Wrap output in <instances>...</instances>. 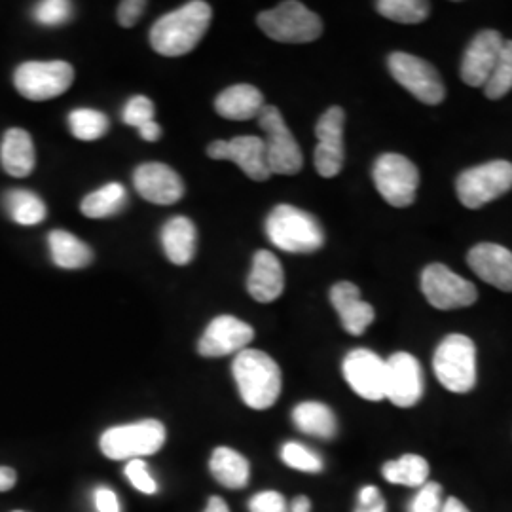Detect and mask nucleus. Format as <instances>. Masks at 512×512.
Wrapping results in <instances>:
<instances>
[{
  "instance_id": "nucleus-1",
  "label": "nucleus",
  "mask_w": 512,
  "mask_h": 512,
  "mask_svg": "<svg viewBox=\"0 0 512 512\" xmlns=\"http://www.w3.org/2000/svg\"><path fill=\"white\" fill-rule=\"evenodd\" d=\"M213 10L207 2L194 0L158 19L150 31L154 52L165 57L190 54L209 29Z\"/></svg>"
},
{
  "instance_id": "nucleus-2",
  "label": "nucleus",
  "mask_w": 512,
  "mask_h": 512,
  "mask_svg": "<svg viewBox=\"0 0 512 512\" xmlns=\"http://www.w3.org/2000/svg\"><path fill=\"white\" fill-rule=\"evenodd\" d=\"M243 403L253 410L272 408L281 395V370L274 359L258 349L239 351L232 365Z\"/></svg>"
},
{
  "instance_id": "nucleus-3",
  "label": "nucleus",
  "mask_w": 512,
  "mask_h": 512,
  "mask_svg": "<svg viewBox=\"0 0 512 512\" xmlns=\"http://www.w3.org/2000/svg\"><path fill=\"white\" fill-rule=\"evenodd\" d=\"M266 234L285 253H315L323 247L325 234L317 219L289 203L277 205L266 220Z\"/></svg>"
},
{
  "instance_id": "nucleus-4",
  "label": "nucleus",
  "mask_w": 512,
  "mask_h": 512,
  "mask_svg": "<svg viewBox=\"0 0 512 512\" xmlns=\"http://www.w3.org/2000/svg\"><path fill=\"white\" fill-rule=\"evenodd\" d=\"M256 23L268 37L283 44H308L323 33L321 18L296 0L281 2L262 12Z\"/></svg>"
},
{
  "instance_id": "nucleus-5",
  "label": "nucleus",
  "mask_w": 512,
  "mask_h": 512,
  "mask_svg": "<svg viewBox=\"0 0 512 512\" xmlns=\"http://www.w3.org/2000/svg\"><path fill=\"white\" fill-rule=\"evenodd\" d=\"M433 368L452 393H469L476 385L475 342L463 334H450L440 342L433 357Z\"/></svg>"
},
{
  "instance_id": "nucleus-6",
  "label": "nucleus",
  "mask_w": 512,
  "mask_h": 512,
  "mask_svg": "<svg viewBox=\"0 0 512 512\" xmlns=\"http://www.w3.org/2000/svg\"><path fill=\"white\" fill-rule=\"evenodd\" d=\"M165 442L162 421L143 420L128 425L110 427L101 437L103 454L114 461L141 459L156 454Z\"/></svg>"
},
{
  "instance_id": "nucleus-7",
  "label": "nucleus",
  "mask_w": 512,
  "mask_h": 512,
  "mask_svg": "<svg viewBox=\"0 0 512 512\" xmlns=\"http://www.w3.org/2000/svg\"><path fill=\"white\" fill-rule=\"evenodd\" d=\"M512 188V164L507 160H494L463 171L458 177L456 190L459 202L467 209H480Z\"/></svg>"
},
{
  "instance_id": "nucleus-8",
  "label": "nucleus",
  "mask_w": 512,
  "mask_h": 512,
  "mask_svg": "<svg viewBox=\"0 0 512 512\" xmlns=\"http://www.w3.org/2000/svg\"><path fill=\"white\" fill-rule=\"evenodd\" d=\"M258 124L266 133V162L272 175H296L304 165V156L283 114L277 107L264 105L258 114Z\"/></svg>"
},
{
  "instance_id": "nucleus-9",
  "label": "nucleus",
  "mask_w": 512,
  "mask_h": 512,
  "mask_svg": "<svg viewBox=\"0 0 512 512\" xmlns=\"http://www.w3.org/2000/svg\"><path fill=\"white\" fill-rule=\"evenodd\" d=\"M74 69L67 61H27L14 73V86L29 101H48L73 86Z\"/></svg>"
},
{
  "instance_id": "nucleus-10",
  "label": "nucleus",
  "mask_w": 512,
  "mask_h": 512,
  "mask_svg": "<svg viewBox=\"0 0 512 512\" xmlns=\"http://www.w3.org/2000/svg\"><path fill=\"white\" fill-rule=\"evenodd\" d=\"M372 179L382 198L393 207H410L416 200L420 171L401 154H382L374 164Z\"/></svg>"
},
{
  "instance_id": "nucleus-11",
  "label": "nucleus",
  "mask_w": 512,
  "mask_h": 512,
  "mask_svg": "<svg viewBox=\"0 0 512 512\" xmlns=\"http://www.w3.org/2000/svg\"><path fill=\"white\" fill-rule=\"evenodd\" d=\"M391 76L412 93L423 105H440L444 101V84L439 71L425 59L406 52H395L387 57Z\"/></svg>"
},
{
  "instance_id": "nucleus-12",
  "label": "nucleus",
  "mask_w": 512,
  "mask_h": 512,
  "mask_svg": "<svg viewBox=\"0 0 512 512\" xmlns=\"http://www.w3.org/2000/svg\"><path fill=\"white\" fill-rule=\"evenodd\" d=\"M421 291L433 308L442 311L473 306L478 298L475 285L444 264H429L423 270Z\"/></svg>"
},
{
  "instance_id": "nucleus-13",
  "label": "nucleus",
  "mask_w": 512,
  "mask_h": 512,
  "mask_svg": "<svg viewBox=\"0 0 512 512\" xmlns=\"http://www.w3.org/2000/svg\"><path fill=\"white\" fill-rule=\"evenodd\" d=\"M344 122V109L330 107L315 126L319 145L315 148L313 160L317 173L325 179L336 177L344 167Z\"/></svg>"
},
{
  "instance_id": "nucleus-14",
  "label": "nucleus",
  "mask_w": 512,
  "mask_h": 512,
  "mask_svg": "<svg viewBox=\"0 0 512 512\" xmlns=\"http://www.w3.org/2000/svg\"><path fill=\"white\" fill-rule=\"evenodd\" d=\"M423 397V370L410 353H395L385 361V399L399 408H410Z\"/></svg>"
},
{
  "instance_id": "nucleus-15",
  "label": "nucleus",
  "mask_w": 512,
  "mask_h": 512,
  "mask_svg": "<svg viewBox=\"0 0 512 512\" xmlns=\"http://www.w3.org/2000/svg\"><path fill=\"white\" fill-rule=\"evenodd\" d=\"M209 158L213 160H230L241 167V171L253 181H268L272 171L266 162V145L264 139L255 135H241L230 141H215L207 148Z\"/></svg>"
},
{
  "instance_id": "nucleus-16",
  "label": "nucleus",
  "mask_w": 512,
  "mask_h": 512,
  "mask_svg": "<svg viewBox=\"0 0 512 512\" xmlns=\"http://www.w3.org/2000/svg\"><path fill=\"white\" fill-rule=\"evenodd\" d=\"M344 378L366 401L385 399V361L370 349H353L344 359Z\"/></svg>"
},
{
  "instance_id": "nucleus-17",
  "label": "nucleus",
  "mask_w": 512,
  "mask_h": 512,
  "mask_svg": "<svg viewBox=\"0 0 512 512\" xmlns=\"http://www.w3.org/2000/svg\"><path fill=\"white\" fill-rule=\"evenodd\" d=\"M255 330L234 315H219L203 332L198 351L203 357H224L239 353L253 342Z\"/></svg>"
},
{
  "instance_id": "nucleus-18",
  "label": "nucleus",
  "mask_w": 512,
  "mask_h": 512,
  "mask_svg": "<svg viewBox=\"0 0 512 512\" xmlns=\"http://www.w3.org/2000/svg\"><path fill=\"white\" fill-rule=\"evenodd\" d=\"M505 38L494 29L478 33L461 61V78L471 88H484L494 71Z\"/></svg>"
},
{
  "instance_id": "nucleus-19",
  "label": "nucleus",
  "mask_w": 512,
  "mask_h": 512,
  "mask_svg": "<svg viewBox=\"0 0 512 512\" xmlns=\"http://www.w3.org/2000/svg\"><path fill=\"white\" fill-rule=\"evenodd\" d=\"M133 184L141 198L156 205H171L183 198L184 184L181 177L160 162L139 165L133 173Z\"/></svg>"
},
{
  "instance_id": "nucleus-20",
  "label": "nucleus",
  "mask_w": 512,
  "mask_h": 512,
  "mask_svg": "<svg viewBox=\"0 0 512 512\" xmlns=\"http://www.w3.org/2000/svg\"><path fill=\"white\" fill-rule=\"evenodd\" d=\"M467 262L482 281L512 293V251L497 243H478L469 251Z\"/></svg>"
},
{
  "instance_id": "nucleus-21",
  "label": "nucleus",
  "mask_w": 512,
  "mask_h": 512,
  "mask_svg": "<svg viewBox=\"0 0 512 512\" xmlns=\"http://www.w3.org/2000/svg\"><path fill=\"white\" fill-rule=\"evenodd\" d=\"M330 302L334 310L338 311L344 329L351 336L365 334L376 317L374 308L361 298L359 287L349 281H340L330 289Z\"/></svg>"
},
{
  "instance_id": "nucleus-22",
  "label": "nucleus",
  "mask_w": 512,
  "mask_h": 512,
  "mask_svg": "<svg viewBox=\"0 0 512 512\" xmlns=\"http://www.w3.org/2000/svg\"><path fill=\"white\" fill-rule=\"evenodd\" d=\"M247 291L260 304H270L285 291V274L277 256L270 251H258L247 279Z\"/></svg>"
},
{
  "instance_id": "nucleus-23",
  "label": "nucleus",
  "mask_w": 512,
  "mask_h": 512,
  "mask_svg": "<svg viewBox=\"0 0 512 512\" xmlns=\"http://www.w3.org/2000/svg\"><path fill=\"white\" fill-rule=\"evenodd\" d=\"M0 164L12 177H27L33 173L37 156L31 135L21 128L8 129L0 145Z\"/></svg>"
},
{
  "instance_id": "nucleus-24",
  "label": "nucleus",
  "mask_w": 512,
  "mask_h": 512,
  "mask_svg": "<svg viewBox=\"0 0 512 512\" xmlns=\"http://www.w3.org/2000/svg\"><path fill=\"white\" fill-rule=\"evenodd\" d=\"M215 109L222 118L245 122L264 109V95L251 84H236L226 88L215 101Z\"/></svg>"
},
{
  "instance_id": "nucleus-25",
  "label": "nucleus",
  "mask_w": 512,
  "mask_h": 512,
  "mask_svg": "<svg viewBox=\"0 0 512 512\" xmlns=\"http://www.w3.org/2000/svg\"><path fill=\"white\" fill-rule=\"evenodd\" d=\"M196 226L186 217H175L165 222L162 230V245L169 262L175 266H186L196 255Z\"/></svg>"
},
{
  "instance_id": "nucleus-26",
  "label": "nucleus",
  "mask_w": 512,
  "mask_h": 512,
  "mask_svg": "<svg viewBox=\"0 0 512 512\" xmlns=\"http://www.w3.org/2000/svg\"><path fill=\"white\" fill-rule=\"evenodd\" d=\"M50 255L55 266L63 270H78L90 266L93 260L92 247L76 238L71 232L55 230L48 236Z\"/></svg>"
},
{
  "instance_id": "nucleus-27",
  "label": "nucleus",
  "mask_w": 512,
  "mask_h": 512,
  "mask_svg": "<svg viewBox=\"0 0 512 512\" xmlns=\"http://www.w3.org/2000/svg\"><path fill=\"white\" fill-rule=\"evenodd\" d=\"M209 469H211V475L215 476V480L228 490H241L249 484V475H251L249 461L232 448H226V446L217 448L209 461Z\"/></svg>"
},
{
  "instance_id": "nucleus-28",
  "label": "nucleus",
  "mask_w": 512,
  "mask_h": 512,
  "mask_svg": "<svg viewBox=\"0 0 512 512\" xmlns=\"http://www.w3.org/2000/svg\"><path fill=\"white\" fill-rule=\"evenodd\" d=\"M293 421L296 429L319 439H332L338 429L334 412L327 404L315 401L298 404L293 410Z\"/></svg>"
},
{
  "instance_id": "nucleus-29",
  "label": "nucleus",
  "mask_w": 512,
  "mask_h": 512,
  "mask_svg": "<svg viewBox=\"0 0 512 512\" xmlns=\"http://www.w3.org/2000/svg\"><path fill=\"white\" fill-rule=\"evenodd\" d=\"M128 203V192L120 183H110L101 186L84 198L80 211L88 219H107L120 213Z\"/></svg>"
},
{
  "instance_id": "nucleus-30",
  "label": "nucleus",
  "mask_w": 512,
  "mask_h": 512,
  "mask_svg": "<svg viewBox=\"0 0 512 512\" xmlns=\"http://www.w3.org/2000/svg\"><path fill=\"white\" fill-rule=\"evenodd\" d=\"M382 475L391 484L421 488L429 478V463L418 454H406L395 461H387L382 469Z\"/></svg>"
},
{
  "instance_id": "nucleus-31",
  "label": "nucleus",
  "mask_w": 512,
  "mask_h": 512,
  "mask_svg": "<svg viewBox=\"0 0 512 512\" xmlns=\"http://www.w3.org/2000/svg\"><path fill=\"white\" fill-rule=\"evenodd\" d=\"M6 211L21 226H35L46 219V205L31 190H12L6 194Z\"/></svg>"
},
{
  "instance_id": "nucleus-32",
  "label": "nucleus",
  "mask_w": 512,
  "mask_h": 512,
  "mask_svg": "<svg viewBox=\"0 0 512 512\" xmlns=\"http://www.w3.org/2000/svg\"><path fill=\"white\" fill-rule=\"evenodd\" d=\"M69 128L80 141H97L109 131V118L92 109H76L69 114Z\"/></svg>"
},
{
  "instance_id": "nucleus-33",
  "label": "nucleus",
  "mask_w": 512,
  "mask_h": 512,
  "mask_svg": "<svg viewBox=\"0 0 512 512\" xmlns=\"http://www.w3.org/2000/svg\"><path fill=\"white\" fill-rule=\"evenodd\" d=\"M429 2L421 0H380L376 2V10L384 18L404 23V25H414L421 23L423 19L429 16Z\"/></svg>"
},
{
  "instance_id": "nucleus-34",
  "label": "nucleus",
  "mask_w": 512,
  "mask_h": 512,
  "mask_svg": "<svg viewBox=\"0 0 512 512\" xmlns=\"http://www.w3.org/2000/svg\"><path fill=\"white\" fill-rule=\"evenodd\" d=\"M512 90V40H505L490 80L484 86L488 99H501Z\"/></svg>"
},
{
  "instance_id": "nucleus-35",
  "label": "nucleus",
  "mask_w": 512,
  "mask_h": 512,
  "mask_svg": "<svg viewBox=\"0 0 512 512\" xmlns=\"http://www.w3.org/2000/svg\"><path fill=\"white\" fill-rule=\"evenodd\" d=\"M281 459L291 469L302 471V473H321L323 471V459L319 458L310 448L298 442H287L281 448Z\"/></svg>"
},
{
  "instance_id": "nucleus-36",
  "label": "nucleus",
  "mask_w": 512,
  "mask_h": 512,
  "mask_svg": "<svg viewBox=\"0 0 512 512\" xmlns=\"http://www.w3.org/2000/svg\"><path fill=\"white\" fill-rule=\"evenodd\" d=\"M73 16V4L67 0H44L35 8V19L40 25H63Z\"/></svg>"
},
{
  "instance_id": "nucleus-37",
  "label": "nucleus",
  "mask_w": 512,
  "mask_h": 512,
  "mask_svg": "<svg viewBox=\"0 0 512 512\" xmlns=\"http://www.w3.org/2000/svg\"><path fill=\"white\" fill-rule=\"evenodd\" d=\"M122 118H124V124L141 129L147 126L148 122H154V103L145 95H135L126 103Z\"/></svg>"
},
{
  "instance_id": "nucleus-38",
  "label": "nucleus",
  "mask_w": 512,
  "mask_h": 512,
  "mask_svg": "<svg viewBox=\"0 0 512 512\" xmlns=\"http://www.w3.org/2000/svg\"><path fill=\"white\" fill-rule=\"evenodd\" d=\"M442 509V488L437 482H425L412 497L408 512H440Z\"/></svg>"
},
{
  "instance_id": "nucleus-39",
  "label": "nucleus",
  "mask_w": 512,
  "mask_h": 512,
  "mask_svg": "<svg viewBox=\"0 0 512 512\" xmlns=\"http://www.w3.org/2000/svg\"><path fill=\"white\" fill-rule=\"evenodd\" d=\"M126 476L133 488H137L143 494L152 495L158 492V484L154 476L150 475L147 463L143 459H131L126 465Z\"/></svg>"
},
{
  "instance_id": "nucleus-40",
  "label": "nucleus",
  "mask_w": 512,
  "mask_h": 512,
  "mask_svg": "<svg viewBox=\"0 0 512 512\" xmlns=\"http://www.w3.org/2000/svg\"><path fill=\"white\" fill-rule=\"evenodd\" d=\"M251 512H289L287 501L279 492H260L249 501Z\"/></svg>"
},
{
  "instance_id": "nucleus-41",
  "label": "nucleus",
  "mask_w": 512,
  "mask_h": 512,
  "mask_svg": "<svg viewBox=\"0 0 512 512\" xmlns=\"http://www.w3.org/2000/svg\"><path fill=\"white\" fill-rule=\"evenodd\" d=\"M145 8H147V2L143 0H124L120 6H118V21L122 27H133L139 18L145 14Z\"/></svg>"
},
{
  "instance_id": "nucleus-42",
  "label": "nucleus",
  "mask_w": 512,
  "mask_h": 512,
  "mask_svg": "<svg viewBox=\"0 0 512 512\" xmlns=\"http://www.w3.org/2000/svg\"><path fill=\"white\" fill-rule=\"evenodd\" d=\"M95 509L97 512H120L118 495L114 494L107 486H101L95 490Z\"/></svg>"
},
{
  "instance_id": "nucleus-43",
  "label": "nucleus",
  "mask_w": 512,
  "mask_h": 512,
  "mask_svg": "<svg viewBox=\"0 0 512 512\" xmlns=\"http://www.w3.org/2000/svg\"><path fill=\"white\" fill-rule=\"evenodd\" d=\"M16 471L10 467H0V492H8L16 486Z\"/></svg>"
},
{
  "instance_id": "nucleus-44",
  "label": "nucleus",
  "mask_w": 512,
  "mask_h": 512,
  "mask_svg": "<svg viewBox=\"0 0 512 512\" xmlns=\"http://www.w3.org/2000/svg\"><path fill=\"white\" fill-rule=\"evenodd\" d=\"M139 135L148 141V143H156L160 137H162V128H160V124H156V120L154 122H148L147 126H143V128L139 129Z\"/></svg>"
},
{
  "instance_id": "nucleus-45",
  "label": "nucleus",
  "mask_w": 512,
  "mask_h": 512,
  "mask_svg": "<svg viewBox=\"0 0 512 512\" xmlns=\"http://www.w3.org/2000/svg\"><path fill=\"white\" fill-rule=\"evenodd\" d=\"M382 495L380 490L376 486H366L361 492H359V505H368V503H374L378 501Z\"/></svg>"
},
{
  "instance_id": "nucleus-46",
  "label": "nucleus",
  "mask_w": 512,
  "mask_h": 512,
  "mask_svg": "<svg viewBox=\"0 0 512 512\" xmlns=\"http://www.w3.org/2000/svg\"><path fill=\"white\" fill-rule=\"evenodd\" d=\"M311 511V501L306 497V495H298L296 499H294L293 503H291V509L289 512H310Z\"/></svg>"
},
{
  "instance_id": "nucleus-47",
  "label": "nucleus",
  "mask_w": 512,
  "mask_h": 512,
  "mask_svg": "<svg viewBox=\"0 0 512 512\" xmlns=\"http://www.w3.org/2000/svg\"><path fill=\"white\" fill-rule=\"evenodd\" d=\"M440 512H469V509L456 497H450V499H446V503L442 505Z\"/></svg>"
},
{
  "instance_id": "nucleus-48",
  "label": "nucleus",
  "mask_w": 512,
  "mask_h": 512,
  "mask_svg": "<svg viewBox=\"0 0 512 512\" xmlns=\"http://www.w3.org/2000/svg\"><path fill=\"white\" fill-rule=\"evenodd\" d=\"M203 512H230V509H228V505H226V501H224V499H220V497H211V499H209V503H207V507H205V511Z\"/></svg>"
},
{
  "instance_id": "nucleus-49",
  "label": "nucleus",
  "mask_w": 512,
  "mask_h": 512,
  "mask_svg": "<svg viewBox=\"0 0 512 512\" xmlns=\"http://www.w3.org/2000/svg\"><path fill=\"white\" fill-rule=\"evenodd\" d=\"M355 512H385V501L380 497V499H378V501H374V503L359 505Z\"/></svg>"
},
{
  "instance_id": "nucleus-50",
  "label": "nucleus",
  "mask_w": 512,
  "mask_h": 512,
  "mask_svg": "<svg viewBox=\"0 0 512 512\" xmlns=\"http://www.w3.org/2000/svg\"><path fill=\"white\" fill-rule=\"evenodd\" d=\"M14 512H25V511H14Z\"/></svg>"
}]
</instances>
